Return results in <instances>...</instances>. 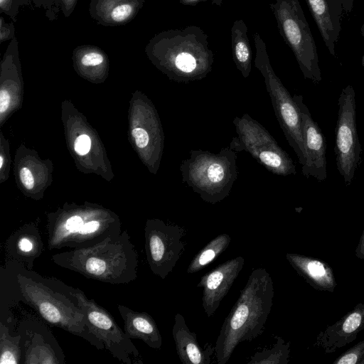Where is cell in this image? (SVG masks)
Listing matches in <instances>:
<instances>
[{
    "instance_id": "cell-6",
    "label": "cell",
    "mask_w": 364,
    "mask_h": 364,
    "mask_svg": "<svg viewBox=\"0 0 364 364\" xmlns=\"http://www.w3.org/2000/svg\"><path fill=\"white\" fill-rule=\"evenodd\" d=\"M278 31L293 52L305 79L321 80L315 41L299 0H276L269 4Z\"/></svg>"
},
{
    "instance_id": "cell-27",
    "label": "cell",
    "mask_w": 364,
    "mask_h": 364,
    "mask_svg": "<svg viewBox=\"0 0 364 364\" xmlns=\"http://www.w3.org/2000/svg\"><path fill=\"white\" fill-rule=\"evenodd\" d=\"M34 6L43 8L49 21L55 20L60 9V0H31Z\"/></svg>"
},
{
    "instance_id": "cell-26",
    "label": "cell",
    "mask_w": 364,
    "mask_h": 364,
    "mask_svg": "<svg viewBox=\"0 0 364 364\" xmlns=\"http://www.w3.org/2000/svg\"><path fill=\"white\" fill-rule=\"evenodd\" d=\"M334 26L340 33L342 12L350 13L353 7L354 0H328Z\"/></svg>"
},
{
    "instance_id": "cell-14",
    "label": "cell",
    "mask_w": 364,
    "mask_h": 364,
    "mask_svg": "<svg viewBox=\"0 0 364 364\" xmlns=\"http://www.w3.org/2000/svg\"><path fill=\"white\" fill-rule=\"evenodd\" d=\"M242 256L225 261L201 277L197 287L203 289L202 306L208 317L212 316L227 295L243 268Z\"/></svg>"
},
{
    "instance_id": "cell-13",
    "label": "cell",
    "mask_w": 364,
    "mask_h": 364,
    "mask_svg": "<svg viewBox=\"0 0 364 364\" xmlns=\"http://www.w3.org/2000/svg\"><path fill=\"white\" fill-rule=\"evenodd\" d=\"M293 99L301 117L306 156V163L301 166L302 173L306 178L311 176L319 181H324L327 178L326 139L320 127L313 119L308 107L304 102L303 96L294 95Z\"/></svg>"
},
{
    "instance_id": "cell-37",
    "label": "cell",
    "mask_w": 364,
    "mask_h": 364,
    "mask_svg": "<svg viewBox=\"0 0 364 364\" xmlns=\"http://www.w3.org/2000/svg\"><path fill=\"white\" fill-rule=\"evenodd\" d=\"M357 362V355L354 353L346 354L338 362V364H354Z\"/></svg>"
},
{
    "instance_id": "cell-41",
    "label": "cell",
    "mask_w": 364,
    "mask_h": 364,
    "mask_svg": "<svg viewBox=\"0 0 364 364\" xmlns=\"http://www.w3.org/2000/svg\"><path fill=\"white\" fill-rule=\"evenodd\" d=\"M362 65L364 67V55L362 58Z\"/></svg>"
},
{
    "instance_id": "cell-28",
    "label": "cell",
    "mask_w": 364,
    "mask_h": 364,
    "mask_svg": "<svg viewBox=\"0 0 364 364\" xmlns=\"http://www.w3.org/2000/svg\"><path fill=\"white\" fill-rule=\"evenodd\" d=\"M21 6L18 0H0V11L9 16L14 22L17 20L18 8Z\"/></svg>"
},
{
    "instance_id": "cell-19",
    "label": "cell",
    "mask_w": 364,
    "mask_h": 364,
    "mask_svg": "<svg viewBox=\"0 0 364 364\" xmlns=\"http://www.w3.org/2000/svg\"><path fill=\"white\" fill-rule=\"evenodd\" d=\"M117 309L124 322V331L131 339H139L150 348L160 349L162 336L154 319L146 312L135 311L118 304Z\"/></svg>"
},
{
    "instance_id": "cell-29",
    "label": "cell",
    "mask_w": 364,
    "mask_h": 364,
    "mask_svg": "<svg viewBox=\"0 0 364 364\" xmlns=\"http://www.w3.org/2000/svg\"><path fill=\"white\" fill-rule=\"evenodd\" d=\"M15 27L13 22L7 23L3 16L0 17V44L15 38Z\"/></svg>"
},
{
    "instance_id": "cell-31",
    "label": "cell",
    "mask_w": 364,
    "mask_h": 364,
    "mask_svg": "<svg viewBox=\"0 0 364 364\" xmlns=\"http://www.w3.org/2000/svg\"><path fill=\"white\" fill-rule=\"evenodd\" d=\"M75 151L79 155H85L91 147L90 138L86 134L79 136L75 141Z\"/></svg>"
},
{
    "instance_id": "cell-34",
    "label": "cell",
    "mask_w": 364,
    "mask_h": 364,
    "mask_svg": "<svg viewBox=\"0 0 364 364\" xmlns=\"http://www.w3.org/2000/svg\"><path fill=\"white\" fill-rule=\"evenodd\" d=\"M78 0H60V10L65 18H68L74 11Z\"/></svg>"
},
{
    "instance_id": "cell-20",
    "label": "cell",
    "mask_w": 364,
    "mask_h": 364,
    "mask_svg": "<svg viewBox=\"0 0 364 364\" xmlns=\"http://www.w3.org/2000/svg\"><path fill=\"white\" fill-rule=\"evenodd\" d=\"M247 33V26L242 19H237L233 22L230 30L232 59L236 68L245 78L250 75L252 60Z\"/></svg>"
},
{
    "instance_id": "cell-1",
    "label": "cell",
    "mask_w": 364,
    "mask_h": 364,
    "mask_svg": "<svg viewBox=\"0 0 364 364\" xmlns=\"http://www.w3.org/2000/svg\"><path fill=\"white\" fill-rule=\"evenodd\" d=\"M145 52L159 70L171 80L181 83L205 78L214 63L208 36L196 26L155 34L146 44Z\"/></svg>"
},
{
    "instance_id": "cell-17",
    "label": "cell",
    "mask_w": 364,
    "mask_h": 364,
    "mask_svg": "<svg viewBox=\"0 0 364 364\" xmlns=\"http://www.w3.org/2000/svg\"><path fill=\"white\" fill-rule=\"evenodd\" d=\"M145 0H90L89 13L97 24L119 26L132 21Z\"/></svg>"
},
{
    "instance_id": "cell-21",
    "label": "cell",
    "mask_w": 364,
    "mask_h": 364,
    "mask_svg": "<svg viewBox=\"0 0 364 364\" xmlns=\"http://www.w3.org/2000/svg\"><path fill=\"white\" fill-rule=\"evenodd\" d=\"M306 2L326 46L336 57L335 48L339 33L334 26L328 0H306Z\"/></svg>"
},
{
    "instance_id": "cell-22",
    "label": "cell",
    "mask_w": 364,
    "mask_h": 364,
    "mask_svg": "<svg viewBox=\"0 0 364 364\" xmlns=\"http://www.w3.org/2000/svg\"><path fill=\"white\" fill-rule=\"evenodd\" d=\"M230 242L231 237L227 233H222L211 240L195 255L187 268L186 272L194 274L204 269L227 250Z\"/></svg>"
},
{
    "instance_id": "cell-15",
    "label": "cell",
    "mask_w": 364,
    "mask_h": 364,
    "mask_svg": "<svg viewBox=\"0 0 364 364\" xmlns=\"http://www.w3.org/2000/svg\"><path fill=\"white\" fill-rule=\"evenodd\" d=\"M42 325L40 332L30 328L26 320L21 321L19 334L21 336L22 350L24 353L23 363L62 364L64 363L63 352L47 329L45 333Z\"/></svg>"
},
{
    "instance_id": "cell-16",
    "label": "cell",
    "mask_w": 364,
    "mask_h": 364,
    "mask_svg": "<svg viewBox=\"0 0 364 364\" xmlns=\"http://www.w3.org/2000/svg\"><path fill=\"white\" fill-rule=\"evenodd\" d=\"M172 335L176 345V353L183 364H210L215 353V346L206 343L202 348L198 341L197 335L186 325L184 317L177 313L174 317Z\"/></svg>"
},
{
    "instance_id": "cell-12",
    "label": "cell",
    "mask_w": 364,
    "mask_h": 364,
    "mask_svg": "<svg viewBox=\"0 0 364 364\" xmlns=\"http://www.w3.org/2000/svg\"><path fill=\"white\" fill-rule=\"evenodd\" d=\"M186 230L160 220H147L144 229L145 252L152 273L164 279L185 251Z\"/></svg>"
},
{
    "instance_id": "cell-36",
    "label": "cell",
    "mask_w": 364,
    "mask_h": 364,
    "mask_svg": "<svg viewBox=\"0 0 364 364\" xmlns=\"http://www.w3.org/2000/svg\"><path fill=\"white\" fill-rule=\"evenodd\" d=\"M210 1L212 4L221 6L223 0H179V3L183 6H195L201 2Z\"/></svg>"
},
{
    "instance_id": "cell-11",
    "label": "cell",
    "mask_w": 364,
    "mask_h": 364,
    "mask_svg": "<svg viewBox=\"0 0 364 364\" xmlns=\"http://www.w3.org/2000/svg\"><path fill=\"white\" fill-rule=\"evenodd\" d=\"M336 127V164L346 186L351 184L361 160V146L355 119V93L348 85L341 92Z\"/></svg>"
},
{
    "instance_id": "cell-5",
    "label": "cell",
    "mask_w": 364,
    "mask_h": 364,
    "mask_svg": "<svg viewBox=\"0 0 364 364\" xmlns=\"http://www.w3.org/2000/svg\"><path fill=\"white\" fill-rule=\"evenodd\" d=\"M182 181L203 200L215 204L227 198L237 177V152L229 146L214 154L191 150L180 165Z\"/></svg>"
},
{
    "instance_id": "cell-24",
    "label": "cell",
    "mask_w": 364,
    "mask_h": 364,
    "mask_svg": "<svg viewBox=\"0 0 364 364\" xmlns=\"http://www.w3.org/2000/svg\"><path fill=\"white\" fill-rule=\"evenodd\" d=\"M73 60L80 68H98L107 65V56L100 47L85 44L77 46L73 50Z\"/></svg>"
},
{
    "instance_id": "cell-40",
    "label": "cell",
    "mask_w": 364,
    "mask_h": 364,
    "mask_svg": "<svg viewBox=\"0 0 364 364\" xmlns=\"http://www.w3.org/2000/svg\"><path fill=\"white\" fill-rule=\"evenodd\" d=\"M361 34H362V36L364 38V23L361 28Z\"/></svg>"
},
{
    "instance_id": "cell-2",
    "label": "cell",
    "mask_w": 364,
    "mask_h": 364,
    "mask_svg": "<svg viewBox=\"0 0 364 364\" xmlns=\"http://www.w3.org/2000/svg\"><path fill=\"white\" fill-rule=\"evenodd\" d=\"M15 281L23 303L32 307L50 326L80 336L95 346H105L90 331L85 316L76 299L65 289V284L43 277L16 262Z\"/></svg>"
},
{
    "instance_id": "cell-9",
    "label": "cell",
    "mask_w": 364,
    "mask_h": 364,
    "mask_svg": "<svg viewBox=\"0 0 364 364\" xmlns=\"http://www.w3.org/2000/svg\"><path fill=\"white\" fill-rule=\"evenodd\" d=\"M121 232L120 224L114 218L74 213L49 222L48 248L88 247Z\"/></svg>"
},
{
    "instance_id": "cell-32",
    "label": "cell",
    "mask_w": 364,
    "mask_h": 364,
    "mask_svg": "<svg viewBox=\"0 0 364 364\" xmlns=\"http://www.w3.org/2000/svg\"><path fill=\"white\" fill-rule=\"evenodd\" d=\"M360 322L361 316L360 314H351L345 321L343 326V330L346 333H351L359 326Z\"/></svg>"
},
{
    "instance_id": "cell-18",
    "label": "cell",
    "mask_w": 364,
    "mask_h": 364,
    "mask_svg": "<svg viewBox=\"0 0 364 364\" xmlns=\"http://www.w3.org/2000/svg\"><path fill=\"white\" fill-rule=\"evenodd\" d=\"M43 249L40 231L31 228L15 231L6 242L9 260L21 264L28 269L33 267L34 261L41 257Z\"/></svg>"
},
{
    "instance_id": "cell-10",
    "label": "cell",
    "mask_w": 364,
    "mask_h": 364,
    "mask_svg": "<svg viewBox=\"0 0 364 364\" xmlns=\"http://www.w3.org/2000/svg\"><path fill=\"white\" fill-rule=\"evenodd\" d=\"M65 290L73 296L82 310L90 331L101 341L105 348L119 361L132 364V356L139 359V352L124 330L117 325L112 315L95 300L89 299L77 288L65 284Z\"/></svg>"
},
{
    "instance_id": "cell-39",
    "label": "cell",
    "mask_w": 364,
    "mask_h": 364,
    "mask_svg": "<svg viewBox=\"0 0 364 364\" xmlns=\"http://www.w3.org/2000/svg\"><path fill=\"white\" fill-rule=\"evenodd\" d=\"M3 162H4V161H3V156H0V168H2Z\"/></svg>"
},
{
    "instance_id": "cell-25",
    "label": "cell",
    "mask_w": 364,
    "mask_h": 364,
    "mask_svg": "<svg viewBox=\"0 0 364 364\" xmlns=\"http://www.w3.org/2000/svg\"><path fill=\"white\" fill-rule=\"evenodd\" d=\"M276 343L269 349L264 348L256 352L247 364H280L287 363L288 345H284V341L279 336H275Z\"/></svg>"
},
{
    "instance_id": "cell-30",
    "label": "cell",
    "mask_w": 364,
    "mask_h": 364,
    "mask_svg": "<svg viewBox=\"0 0 364 364\" xmlns=\"http://www.w3.org/2000/svg\"><path fill=\"white\" fill-rule=\"evenodd\" d=\"M132 134L139 148L144 149L149 145L150 136L146 129L143 128H135L133 129Z\"/></svg>"
},
{
    "instance_id": "cell-35",
    "label": "cell",
    "mask_w": 364,
    "mask_h": 364,
    "mask_svg": "<svg viewBox=\"0 0 364 364\" xmlns=\"http://www.w3.org/2000/svg\"><path fill=\"white\" fill-rule=\"evenodd\" d=\"M10 103V95L8 91L5 89H1L0 91V112L2 114L5 112Z\"/></svg>"
},
{
    "instance_id": "cell-3",
    "label": "cell",
    "mask_w": 364,
    "mask_h": 364,
    "mask_svg": "<svg viewBox=\"0 0 364 364\" xmlns=\"http://www.w3.org/2000/svg\"><path fill=\"white\" fill-rule=\"evenodd\" d=\"M273 296V282L267 269H252L216 340L215 354L218 364H225L238 344L252 341L264 332Z\"/></svg>"
},
{
    "instance_id": "cell-7",
    "label": "cell",
    "mask_w": 364,
    "mask_h": 364,
    "mask_svg": "<svg viewBox=\"0 0 364 364\" xmlns=\"http://www.w3.org/2000/svg\"><path fill=\"white\" fill-rule=\"evenodd\" d=\"M253 39L255 47V66L264 78L276 118L302 166L306 163V156L298 107L293 97L274 73L270 63L266 44L258 32H255Z\"/></svg>"
},
{
    "instance_id": "cell-38",
    "label": "cell",
    "mask_w": 364,
    "mask_h": 364,
    "mask_svg": "<svg viewBox=\"0 0 364 364\" xmlns=\"http://www.w3.org/2000/svg\"><path fill=\"white\" fill-rule=\"evenodd\" d=\"M21 6H28L31 1H32L31 0H18Z\"/></svg>"
},
{
    "instance_id": "cell-8",
    "label": "cell",
    "mask_w": 364,
    "mask_h": 364,
    "mask_svg": "<svg viewBox=\"0 0 364 364\" xmlns=\"http://www.w3.org/2000/svg\"><path fill=\"white\" fill-rule=\"evenodd\" d=\"M237 136L233 137L229 147L249 153L269 172L279 176L295 175L294 161L271 134L248 114L233 119Z\"/></svg>"
},
{
    "instance_id": "cell-23",
    "label": "cell",
    "mask_w": 364,
    "mask_h": 364,
    "mask_svg": "<svg viewBox=\"0 0 364 364\" xmlns=\"http://www.w3.org/2000/svg\"><path fill=\"white\" fill-rule=\"evenodd\" d=\"M21 336L10 334L7 326L0 323V363L19 364L23 355Z\"/></svg>"
},
{
    "instance_id": "cell-33",
    "label": "cell",
    "mask_w": 364,
    "mask_h": 364,
    "mask_svg": "<svg viewBox=\"0 0 364 364\" xmlns=\"http://www.w3.org/2000/svg\"><path fill=\"white\" fill-rule=\"evenodd\" d=\"M19 176L26 188L28 190L32 189L34 186V178L31 171L26 167H23L20 170Z\"/></svg>"
},
{
    "instance_id": "cell-4",
    "label": "cell",
    "mask_w": 364,
    "mask_h": 364,
    "mask_svg": "<svg viewBox=\"0 0 364 364\" xmlns=\"http://www.w3.org/2000/svg\"><path fill=\"white\" fill-rule=\"evenodd\" d=\"M51 259L59 267L111 284H127L138 277V253L127 230L88 247L55 254Z\"/></svg>"
}]
</instances>
